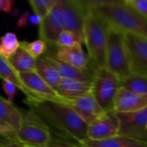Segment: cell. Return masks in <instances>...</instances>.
Wrapping results in <instances>:
<instances>
[{"mask_svg":"<svg viewBox=\"0 0 147 147\" xmlns=\"http://www.w3.org/2000/svg\"><path fill=\"white\" fill-rule=\"evenodd\" d=\"M120 89V78L107 67L96 68L92 82V95L106 111L114 110V101Z\"/></svg>","mask_w":147,"mask_h":147,"instance_id":"cell-6","label":"cell"},{"mask_svg":"<svg viewBox=\"0 0 147 147\" xmlns=\"http://www.w3.org/2000/svg\"><path fill=\"white\" fill-rule=\"evenodd\" d=\"M25 147H48L53 140L49 127L31 109L23 111V118L18 130L4 134Z\"/></svg>","mask_w":147,"mask_h":147,"instance_id":"cell-4","label":"cell"},{"mask_svg":"<svg viewBox=\"0 0 147 147\" xmlns=\"http://www.w3.org/2000/svg\"><path fill=\"white\" fill-rule=\"evenodd\" d=\"M78 145L79 147H147V141L117 136L103 140H87Z\"/></svg>","mask_w":147,"mask_h":147,"instance_id":"cell-19","label":"cell"},{"mask_svg":"<svg viewBox=\"0 0 147 147\" xmlns=\"http://www.w3.org/2000/svg\"><path fill=\"white\" fill-rule=\"evenodd\" d=\"M132 74L147 76V37L123 32Z\"/></svg>","mask_w":147,"mask_h":147,"instance_id":"cell-7","label":"cell"},{"mask_svg":"<svg viewBox=\"0 0 147 147\" xmlns=\"http://www.w3.org/2000/svg\"><path fill=\"white\" fill-rule=\"evenodd\" d=\"M35 71L53 90H56L62 78L59 73V71H57V69L42 56L36 59Z\"/></svg>","mask_w":147,"mask_h":147,"instance_id":"cell-20","label":"cell"},{"mask_svg":"<svg viewBox=\"0 0 147 147\" xmlns=\"http://www.w3.org/2000/svg\"><path fill=\"white\" fill-rule=\"evenodd\" d=\"M0 79L9 81L11 84H13L15 86L17 87L18 90H20L26 96V97L32 96L30 92L27 90L22 81L21 80L19 72H17L12 67L9 60L3 59L2 56H0Z\"/></svg>","mask_w":147,"mask_h":147,"instance_id":"cell-21","label":"cell"},{"mask_svg":"<svg viewBox=\"0 0 147 147\" xmlns=\"http://www.w3.org/2000/svg\"><path fill=\"white\" fill-rule=\"evenodd\" d=\"M106 67L119 78L132 74L123 32L111 25L107 44Z\"/></svg>","mask_w":147,"mask_h":147,"instance_id":"cell-5","label":"cell"},{"mask_svg":"<svg viewBox=\"0 0 147 147\" xmlns=\"http://www.w3.org/2000/svg\"><path fill=\"white\" fill-rule=\"evenodd\" d=\"M14 3L9 0H0V8L3 11L10 12L13 8Z\"/></svg>","mask_w":147,"mask_h":147,"instance_id":"cell-32","label":"cell"},{"mask_svg":"<svg viewBox=\"0 0 147 147\" xmlns=\"http://www.w3.org/2000/svg\"><path fill=\"white\" fill-rule=\"evenodd\" d=\"M120 119L119 135L147 141V109L134 113H117Z\"/></svg>","mask_w":147,"mask_h":147,"instance_id":"cell-10","label":"cell"},{"mask_svg":"<svg viewBox=\"0 0 147 147\" xmlns=\"http://www.w3.org/2000/svg\"><path fill=\"white\" fill-rule=\"evenodd\" d=\"M120 88L140 95H147V76L130 74L120 78Z\"/></svg>","mask_w":147,"mask_h":147,"instance_id":"cell-23","label":"cell"},{"mask_svg":"<svg viewBox=\"0 0 147 147\" xmlns=\"http://www.w3.org/2000/svg\"><path fill=\"white\" fill-rule=\"evenodd\" d=\"M20 48V41L14 33L7 32L0 38V56L9 60Z\"/></svg>","mask_w":147,"mask_h":147,"instance_id":"cell-24","label":"cell"},{"mask_svg":"<svg viewBox=\"0 0 147 147\" xmlns=\"http://www.w3.org/2000/svg\"><path fill=\"white\" fill-rule=\"evenodd\" d=\"M60 103L71 109L88 126L102 117L107 113L98 104L92 93L74 98L62 97Z\"/></svg>","mask_w":147,"mask_h":147,"instance_id":"cell-9","label":"cell"},{"mask_svg":"<svg viewBox=\"0 0 147 147\" xmlns=\"http://www.w3.org/2000/svg\"><path fill=\"white\" fill-rule=\"evenodd\" d=\"M72 140L63 139L60 137H57L55 135L53 136V140L48 147H79L78 143H72ZM74 142V141H73Z\"/></svg>","mask_w":147,"mask_h":147,"instance_id":"cell-29","label":"cell"},{"mask_svg":"<svg viewBox=\"0 0 147 147\" xmlns=\"http://www.w3.org/2000/svg\"><path fill=\"white\" fill-rule=\"evenodd\" d=\"M110 24L95 10L84 17V44L91 63L97 68L106 67V52Z\"/></svg>","mask_w":147,"mask_h":147,"instance_id":"cell-2","label":"cell"},{"mask_svg":"<svg viewBox=\"0 0 147 147\" xmlns=\"http://www.w3.org/2000/svg\"><path fill=\"white\" fill-rule=\"evenodd\" d=\"M23 102L49 127L53 135L78 144L89 140V126L66 105L37 97H26Z\"/></svg>","mask_w":147,"mask_h":147,"instance_id":"cell-1","label":"cell"},{"mask_svg":"<svg viewBox=\"0 0 147 147\" xmlns=\"http://www.w3.org/2000/svg\"><path fill=\"white\" fill-rule=\"evenodd\" d=\"M20 47L26 51L31 57L37 59L41 57L47 49V45L41 40H35L32 42L20 41Z\"/></svg>","mask_w":147,"mask_h":147,"instance_id":"cell-25","label":"cell"},{"mask_svg":"<svg viewBox=\"0 0 147 147\" xmlns=\"http://www.w3.org/2000/svg\"><path fill=\"white\" fill-rule=\"evenodd\" d=\"M42 57L45 58L50 64H52L57 69L61 78L74 79L82 82H88V83H92L94 80L95 70L96 68V66H93L87 70H80L58 60L54 57V55L48 51H46V53L42 55Z\"/></svg>","mask_w":147,"mask_h":147,"instance_id":"cell-16","label":"cell"},{"mask_svg":"<svg viewBox=\"0 0 147 147\" xmlns=\"http://www.w3.org/2000/svg\"><path fill=\"white\" fill-rule=\"evenodd\" d=\"M114 28L147 37V18L126 5L124 0L95 10Z\"/></svg>","mask_w":147,"mask_h":147,"instance_id":"cell-3","label":"cell"},{"mask_svg":"<svg viewBox=\"0 0 147 147\" xmlns=\"http://www.w3.org/2000/svg\"><path fill=\"white\" fill-rule=\"evenodd\" d=\"M120 131V119L115 111L107 112L102 117L89 125L88 138L91 140H103L117 137Z\"/></svg>","mask_w":147,"mask_h":147,"instance_id":"cell-12","label":"cell"},{"mask_svg":"<svg viewBox=\"0 0 147 147\" xmlns=\"http://www.w3.org/2000/svg\"><path fill=\"white\" fill-rule=\"evenodd\" d=\"M20 78L27 90L30 92L31 97H37L60 102L61 96L53 90L35 71L19 72Z\"/></svg>","mask_w":147,"mask_h":147,"instance_id":"cell-14","label":"cell"},{"mask_svg":"<svg viewBox=\"0 0 147 147\" xmlns=\"http://www.w3.org/2000/svg\"><path fill=\"white\" fill-rule=\"evenodd\" d=\"M11 132H14V130L11 127H9L8 126H5V125L0 124V136L4 135V134H9V133H11Z\"/></svg>","mask_w":147,"mask_h":147,"instance_id":"cell-34","label":"cell"},{"mask_svg":"<svg viewBox=\"0 0 147 147\" xmlns=\"http://www.w3.org/2000/svg\"><path fill=\"white\" fill-rule=\"evenodd\" d=\"M0 11H2V9H1V8H0Z\"/></svg>","mask_w":147,"mask_h":147,"instance_id":"cell-35","label":"cell"},{"mask_svg":"<svg viewBox=\"0 0 147 147\" xmlns=\"http://www.w3.org/2000/svg\"><path fill=\"white\" fill-rule=\"evenodd\" d=\"M146 128H147V126H146Z\"/></svg>","mask_w":147,"mask_h":147,"instance_id":"cell-36","label":"cell"},{"mask_svg":"<svg viewBox=\"0 0 147 147\" xmlns=\"http://www.w3.org/2000/svg\"><path fill=\"white\" fill-rule=\"evenodd\" d=\"M126 5L147 18V0H124Z\"/></svg>","mask_w":147,"mask_h":147,"instance_id":"cell-28","label":"cell"},{"mask_svg":"<svg viewBox=\"0 0 147 147\" xmlns=\"http://www.w3.org/2000/svg\"><path fill=\"white\" fill-rule=\"evenodd\" d=\"M0 147H25L17 141L2 135L0 138Z\"/></svg>","mask_w":147,"mask_h":147,"instance_id":"cell-31","label":"cell"},{"mask_svg":"<svg viewBox=\"0 0 147 147\" xmlns=\"http://www.w3.org/2000/svg\"><path fill=\"white\" fill-rule=\"evenodd\" d=\"M147 109V95H140L123 88L117 91L114 101L116 113H134Z\"/></svg>","mask_w":147,"mask_h":147,"instance_id":"cell-15","label":"cell"},{"mask_svg":"<svg viewBox=\"0 0 147 147\" xmlns=\"http://www.w3.org/2000/svg\"><path fill=\"white\" fill-rule=\"evenodd\" d=\"M23 111L0 96V124L8 126L14 131L18 130L22 121Z\"/></svg>","mask_w":147,"mask_h":147,"instance_id":"cell-17","label":"cell"},{"mask_svg":"<svg viewBox=\"0 0 147 147\" xmlns=\"http://www.w3.org/2000/svg\"><path fill=\"white\" fill-rule=\"evenodd\" d=\"M57 1L58 0H30L28 1V3L34 14L44 18L52 10L57 3Z\"/></svg>","mask_w":147,"mask_h":147,"instance_id":"cell-26","label":"cell"},{"mask_svg":"<svg viewBox=\"0 0 147 147\" xmlns=\"http://www.w3.org/2000/svg\"><path fill=\"white\" fill-rule=\"evenodd\" d=\"M42 17H40V16L36 15V14H34L32 16H30L29 17V21L32 24H34V25H40L42 22Z\"/></svg>","mask_w":147,"mask_h":147,"instance_id":"cell-33","label":"cell"},{"mask_svg":"<svg viewBox=\"0 0 147 147\" xmlns=\"http://www.w3.org/2000/svg\"><path fill=\"white\" fill-rule=\"evenodd\" d=\"M2 88H3L4 93L8 96V101H9L10 102H13V101H14V99L17 94V90H18L17 87L15 86L13 84H11L9 81L3 80Z\"/></svg>","mask_w":147,"mask_h":147,"instance_id":"cell-30","label":"cell"},{"mask_svg":"<svg viewBox=\"0 0 147 147\" xmlns=\"http://www.w3.org/2000/svg\"><path fill=\"white\" fill-rule=\"evenodd\" d=\"M47 51L53 53L58 60L80 70H87L95 66L91 63L88 53H86L82 48V46L63 47L56 45H47Z\"/></svg>","mask_w":147,"mask_h":147,"instance_id":"cell-13","label":"cell"},{"mask_svg":"<svg viewBox=\"0 0 147 147\" xmlns=\"http://www.w3.org/2000/svg\"><path fill=\"white\" fill-rule=\"evenodd\" d=\"M92 91V83L82 82L70 78H62L56 92L65 98H74L87 95Z\"/></svg>","mask_w":147,"mask_h":147,"instance_id":"cell-18","label":"cell"},{"mask_svg":"<svg viewBox=\"0 0 147 147\" xmlns=\"http://www.w3.org/2000/svg\"><path fill=\"white\" fill-rule=\"evenodd\" d=\"M55 45L63 47H75L82 46V44L76 38V36L66 30H63L61 32Z\"/></svg>","mask_w":147,"mask_h":147,"instance_id":"cell-27","label":"cell"},{"mask_svg":"<svg viewBox=\"0 0 147 147\" xmlns=\"http://www.w3.org/2000/svg\"><path fill=\"white\" fill-rule=\"evenodd\" d=\"M61 7L64 30L73 34L81 44L84 43V24L88 10L81 0H61Z\"/></svg>","mask_w":147,"mask_h":147,"instance_id":"cell-8","label":"cell"},{"mask_svg":"<svg viewBox=\"0 0 147 147\" xmlns=\"http://www.w3.org/2000/svg\"><path fill=\"white\" fill-rule=\"evenodd\" d=\"M9 64L17 72H27L35 71L36 59L31 57L21 47L9 59Z\"/></svg>","mask_w":147,"mask_h":147,"instance_id":"cell-22","label":"cell"},{"mask_svg":"<svg viewBox=\"0 0 147 147\" xmlns=\"http://www.w3.org/2000/svg\"><path fill=\"white\" fill-rule=\"evenodd\" d=\"M63 30L64 24L61 0H58L52 10L42 19L41 23L39 25L40 40H43L47 45H55Z\"/></svg>","mask_w":147,"mask_h":147,"instance_id":"cell-11","label":"cell"}]
</instances>
